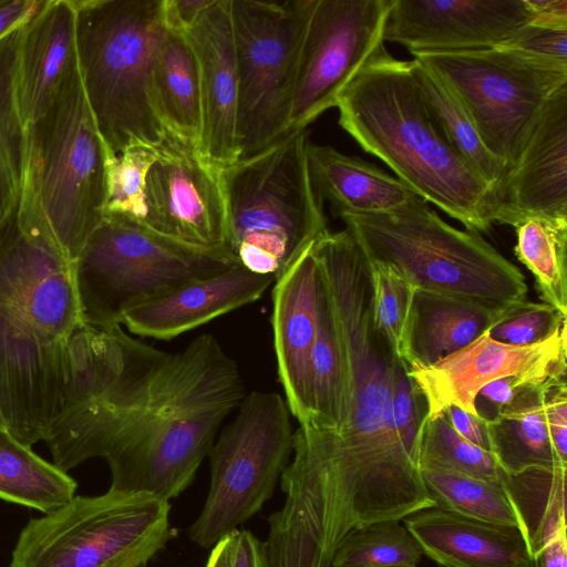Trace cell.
I'll use <instances>...</instances> for the list:
<instances>
[{"label": "cell", "instance_id": "28", "mask_svg": "<svg viewBox=\"0 0 567 567\" xmlns=\"http://www.w3.org/2000/svg\"><path fill=\"white\" fill-rule=\"evenodd\" d=\"M153 95L166 131L198 146L202 133L199 68L183 32L167 29L159 43L153 66Z\"/></svg>", "mask_w": 567, "mask_h": 567}, {"label": "cell", "instance_id": "38", "mask_svg": "<svg viewBox=\"0 0 567 567\" xmlns=\"http://www.w3.org/2000/svg\"><path fill=\"white\" fill-rule=\"evenodd\" d=\"M156 156V147L137 145L109 159L104 215H120L142 223L146 174Z\"/></svg>", "mask_w": 567, "mask_h": 567}, {"label": "cell", "instance_id": "31", "mask_svg": "<svg viewBox=\"0 0 567 567\" xmlns=\"http://www.w3.org/2000/svg\"><path fill=\"white\" fill-rule=\"evenodd\" d=\"M76 487L66 472L0 429V498L49 514L68 504Z\"/></svg>", "mask_w": 567, "mask_h": 567}, {"label": "cell", "instance_id": "17", "mask_svg": "<svg viewBox=\"0 0 567 567\" xmlns=\"http://www.w3.org/2000/svg\"><path fill=\"white\" fill-rule=\"evenodd\" d=\"M566 324L546 340L512 346L492 339L487 331L458 351L429 367L409 368L426 404V417L451 405L480 416L475 401L489 382L515 377L526 384L546 381L567 371Z\"/></svg>", "mask_w": 567, "mask_h": 567}, {"label": "cell", "instance_id": "25", "mask_svg": "<svg viewBox=\"0 0 567 567\" xmlns=\"http://www.w3.org/2000/svg\"><path fill=\"white\" fill-rule=\"evenodd\" d=\"M307 156L316 193L322 202H330L339 216L388 214L421 198L399 178L330 145L309 142Z\"/></svg>", "mask_w": 567, "mask_h": 567}, {"label": "cell", "instance_id": "19", "mask_svg": "<svg viewBox=\"0 0 567 567\" xmlns=\"http://www.w3.org/2000/svg\"><path fill=\"white\" fill-rule=\"evenodd\" d=\"M567 221V85L545 105L499 194L495 223Z\"/></svg>", "mask_w": 567, "mask_h": 567}, {"label": "cell", "instance_id": "41", "mask_svg": "<svg viewBox=\"0 0 567 567\" xmlns=\"http://www.w3.org/2000/svg\"><path fill=\"white\" fill-rule=\"evenodd\" d=\"M545 416L550 443L558 461L567 466L566 373L551 378L545 399Z\"/></svg>", "mask_w": 567, "mask_h": 567}, {"label": "cell", "instance_id": "35", "mask_svg": "<svg viewBox=\"0 0 567 567\" xmlns=\"http://www.w3.org/2000/svg\"><path fill=\"white\" fill-rule=\"evenodd\" d=\"M420 470H436L499 482L503 470L493 454L461 436L445 415L426 417L419 452Z\"/></svg>", "mask_w": 567, "mask_h": 567}, {"label": "cell", "instance_id": "45", "mask_svg": "<svg viewBox=\"0 0 567 567\" xmlns=\"http://www.w3.org/2000/svg\"><path fill=\"white\" fill-rule=\"evenodd\" d=\"M44 0H0V39L24 25Z\"/></svg>", "mask_w": 567, "mask_h": 567}, {"label": "cell", "instance_id": "9", "mask_svg": "<svg viewBox=\"0 0 567 567\" xmlns=\"http://www.w3.org/2000/svg\"><path fill=\"white\" fill-rule=\"evenodd\" d=\"M169 502L110 488L30 519L9 567H144L173 534Z\"/></svg>", "mask_w": 567, "mask_h": 567}, {"label": "cell", "instance_id": "8", "mask_svg": "<svg viewBox=\"0 0 567 567\" xmlns=\"http://www.w3.org/2000/svg\"><path fill=\"white\" fill-rule=\"evenodd\" d=\"M238 264L226 247L188 245L137 220L104 215L74 261L82 322L121 324L127 310Z\"/></svg>", "mask_w": 567, "mask_h": 567}, {"label": "cell", "instance_id": "10", "mask_svg": "<svg viewBox=\"0 0 567 567\" xmlns=\"http://www.w3.org/2000/svg\"><path fill=\"white\" fill-rule=\"evenodd\" d=\"M413 58L450 89L486 148L508 173L549 99L567 85V64L501 45Z\"/></svg>", "mask_w": 567, "mask_h": 567}, {"label": "cell", "instance_id": "33", "mask_svg": "<svg viewBox=\"0 0 567 567\" xmlns=\"http://www.w3.org/2000/svg\"><path fill=\"white\" fill-rule=\"evenodd\" d=\"M514 228V252L534 276L539 298L567 317V221L532 217Z\"/></svg>", "mask_w": 567, "mask_h": 567}, {"label": "cell", "instance_id": "30", "mask_svg": "<svg viewBox=\"0 0 567 567\" xmlns=\"http://www.w3.org/2000/svg\"><path fill=\"white\" fill-rule=\"evenodd\" d=\"M319 268L317 331L310 367L311 411L302 426L337 430L347 400L346 369L331 295L320 264Z\"/></svg>", "mask_w": 567, "mask_h": 567}, {"label": "cell", "instance_id": "48", "mask_svg": "<svg viewBox=\"0 0 567 567\" xmlns=\"http://www.w3.org/2000/svg\"><path fill=\"white\" fill-rule=\"evenodd\" d=\"M566 532L534 556H529L519 567H567Z\"/></svg>", "mask_w": 567, "mask_h": 567}, {"label": "cell", "instance_id": "29", "mask_svg": "<svg viewBox=\"0 0 567 567\" xmlns=\"http://www.w3.org/2000/svg\"><path fill=\"white\" fill-rule=\"evenodd\" d=\"M566 472L567 467H530L501 476L529 556L567 530Z\"/></svg>", "mask_w": 567, "mask_h": 567}, {"label": "cell", "instance_id": "15", "mask_svg": "<svg viewBox=\"0 0 567 567\" xmlns=\"http://www.w3.org/2000/svg\"><path fill=\"white\" fill-rule=\"evenodd\" d=\"M156 150L145 179L142 224L188 245L225 247L221 168L197 145L169 132Z\"/></svg>", "mask_w": 567, "mask_h": 567}, {"label": "cell", "instance_id": "14", "mask_svg": "<svg viewBox=\"0 0 567 567\" xmlns=\"http://www.w3.org/2000/svg\"><path fill=\"white\" fill-rule=\"evenodd\" d=\"M66 392L65 340L47 336L0 303V413L6 430L29 446L44 441L65 410Z\"/></svg>", "mask_w": 567, "mask_h": 567}, {"label": "cell", "instance_id": "1", "mask_svg": "<svg viewBox=\"0 0 567 567\" xmlns=\"http://www.w3.org/2000/svg\"><path fill=\"white\" fill-rule=\"evenodd\" d=\"M236 362L208 333L166 353L142 341L96 398L66 409L44 442L68 472L102 457L115 491L169 501L193 482L221 422L245 398Z\"/></svg>", "mask_w": 567, "mask_h": 567}, {"label": "cell", "instance_id": "20", "mask_svg": "<svg viewBox=\"0 0 567 567\" xmlns=\"http://www.w3.org/2000/svg\"><path fill=\"white\" fill-rule=\"evenodd\" d=\"M185 34L199 68L202 133L198 147L212 164L223 168L239 158L238 74L230 0H213Z\"/></svg>", "mask_w": 567, "mask_h": 567}, {"label": "cell", "instance_id": "42", "mask_svg": "<svg viewBox=\"0 0 567 567\" xmlns=\"http://www.w3.org/2000/svg\"><path fill=\"white\" fill-rule=\"evenodd\" d=\"M213 0H163L166 28L185 33Z\"/></svg>", "mask_w": 567, "mask_h": 567}, {"label": "cell", "instance_id": "4", "mask_svg": "<svg viewBox=\"0 0 567 567\" xmlns=\"http://www.w3.org/2000/svg\"><path fill=\"white\" fill-rule=\"evenodd\" d=\"M86 101L110 159L167 135L153 95V66L167 30L163 0H72Z\"/></svg>", "mask_w": 567, "mask_h": 567}, {"label": "cell", "instance_id": "49", "mask_svg": "<svg viewBox=\"0 0 567 567\" xmlns=\"http://www.w3.org/2000/svg\"><path fill=\"white\" fill-rule=\"evenodd\" d=\"M235 532L226 535L212 547L206 567H231Z\"/></svg>", "mask_w": 567, "mask_h": 567}, {"label": "cell", "instance_id": "50", "mask_svg": "<svg viewBox=\"0 0 567 567\" xmlns=\"http://www.w3.org/2000/svg\"><path fill=\"white\" fill-rule=\"evenodd\" d=\"M0 429H6L3 420H2V416H1V413H0Z\"/></svg>", "mask_w": 567, "mask_h": 567}, {"label": "cell", "instance_id": "18", "mask_svg": "<svg viewBox=\"0 0 567 567\" xmlns=\"http://www.w3.org/2000/svg\"><path fill=\"white\" fill-rule=\"evenodd\" d=\"M534 17L528 0H393L383 39L412 55L489 49Z\"/></svg>", "mask_w": 567, "mask_h": 567}, {"label": "cell", "instance_id": "23", "mask_svg": "<svg viewBox=\"0 0 567 567\" xmlns=\"http://www.w3.org/2000/svg\"><path fill=\"white\" fill-rule=\"evenodd\" d=\"M72 0H44L23 25L16 63V96L28 132L50 109L76 56Z\"/></svg>", "mask_w": 567, "mask_h": 567}, {"label": "cell", "instance_id": "27", "mask_svg": "<svg viewBox=\"0 0 567 567\" xmlns=\"http://www.w3.org/2000/svg\"><path fill=\"white\" fill-rule=\"evenodd\" d=\"M561 373L520 386L507 405L493 419L485 420L489 452L506 473L530 467H567L556 457L545 416L549 382Z\"/></svg>", "mask_w": 567, "mask_h": 567}, {"label": "cell", "instance_id": "47", "mask_svg": "<svg viewBox=\"0 0 567 567\" xmlns=\"http://www.w3.org/2000/svg\"><path fill=\"white\" fill-rule=\"evenodd\" d=\"M18 196L10 177L0 137V229L16 215Z\"/></svg>", "mask_w": 567, "mask_h": 567}, {"label": "cell", "instance_id": "6", "mask_svg": "<svg viewBox=\"0 0 567 567\" xmlns=\"http://www.w3.org/2000/svg\"><path fill=\"white\" fill-rule=\"evenodd\" d=\"M306 130L220 171L225 247L246 269L275 281L327 228L311 182Z\"/></svg>", "mask_w": 567, "mask_h": 567}, {"label": "cell", "instance_id": "16", "mask_svg": "<svg viewBox=\"0 0 567 567\" xmlns=\"http://www.w3.org/2000/svg\"><path fill=\"white\" fill-rule=\"evenodd\" d=\"M0 303L47 336L66 340L82 322L74 262L37 227L16 215L0 229Z\"/></svg>", "mask_w": 567, "mask_h": 567}, {"label": "cell", "instance_id": "37", "mask_svg": "<svg viewBox=\"0 0 567 567\" xmlns=\"http://www.w3.org/2000/svg\"><path fill=\"white\" fill-rule=\"evenodd\" d=\"M368 261L373 326L396 358L409 365L410 321L416 289L393 267Z\"/></svg>", "mask_w": 567, "mask_h": 567}, {"label": "cell", "instance_id": "2", "mask_svg": "<svg viewBox=\"0 0 567 567\" xmlns=\"http://www.w3.org/2000/svg\"><path fill=\"white\" fill-rule=\"evenodd\" d=\"M341 340L347 400L337 430L293 431L291 464L326 491L354 501L429 496L419 465L421 441L393 417V374L400 360L372 320L369 261L348 229L313 244Z\"/></svg>", "mask_w": 567, "mask_h": 567}, {"label": "cell", "instance_id": "5", "mask_svg": "<svg viewBox=\"0 0 567 567\" xmlns=\"http://www.w3.org/2000/svg\"><path fill=\"white\" fill-rule=\"evenodd\" d=\"M28 134L16 219L44 231L74 262L104 218L110 159L86 101L78 55L50 109Z\"/></svg>", "mask_w": 567, "mask_h": 567}, {"label": "cell", "instance_id": "44", "mask_svg": "<svg viewBox=\"0 0 567 567\" xmlns=\"http://www.w3.org/2000/svg\"><path fill=\"white\" fill-rule=\"evenodd\" d=\"M453 429L473 444L489 451L485 420L451 405L443 412Z\"/></svg>", "mask_w": 567, "mask_h": 567}, {"label": "cell", "instance_id": "24", "mask_svg": "<svg viewBox=\"0 0 567 567\" xmlns=\"http://www.w3.org/2000/svg\"><path fill=\"white\" fill-rule=\"evenodd\" d=\"M402 520L423 555L442 567H519L529 557L515 526L471 518L436 506Z\"/></svg>", "mask_w": 567, "mask_h": 567}, {"label": "cell", "instance_id": "13", "mask_svg": "<svg viewBox=\"0 0 567 567\" xmlns=\"http://www.w3.org/2000/svg\"><path fill=\"white\" fill-rule=\"evenodd\" d=\"M393 0H316L303 34L289 133L337 105L348 84L383 54Z\"/></svg>", "mask_w": 567, "mask_h": 567}, {"label": "cell", "instance_id": "39", "mask_svg": "<svg viewBox=\"0 0 567 567\" xmlns=\"http://www.w3.org/2000/svg\"><path fill=\"white\" fill-rule=\"evenodd\" d=\"M567 317L545 302L520 301L507 308L505 315L487 332L502 343L529 346L551 337L566 324Z\"/></svg>", "mask_w": 567, "mask_h": 567}, {"label": "cell", "instance_id": "3", "mask_svg": "<svg viewBox=\"0 0 567 567\" xmlns=\"http://www.w3.org/2000/svg\"><path fill=\"white\" fill-rule=\"evenodd\" d=\"M340 126L426 203L467 230L495 224L497 192L454 152L435 124L413 63L388 51L369 63L337 101Z\"/></svg>", "mask_w": 567, "mask_h": 567}, {"label": "cell", "instance_id": "11", "mask_svg": "<svg viewBox=\"0 0 567 567\" xmlns=\"http://www.w3.org/2000/svg\"><path fill=\"white\" fill-rule=\"evenodd\" d=\"M292 443L286 400L274 392L245 395L234 421L207 454L210 485L199 516L187 530L190 540L210 548L257 514L272 496Z\"/></svg>", "mask_w": 567, "mask_h": 567}, {"label": "cell", "instance_id": "40", "mask_svg": "<svg viewBox=\"0 0 567 567\" xmlns=\"http://www.w3.org/2000/svg\"><path fill=\"white\" fill-rule=\"evenodd\" d=\"M501 47L567 64V24L533 19L516 30Z\"/></svg>", "mask_w": 567, "mask_h": 567}, {"label": "cell", "instance_id": "22", "mask_svg": "<svg viewBox=\"0 0 567 567\" xmlns=\"http://www.w3.org/2000/svg\"><path fill=\"white\" fill-rule=\"evenodd\" d=\"M274 281L238 264L127 310L121 324L141 337L169 340L258 300Z\"/></svg>", "mask_w": 567, "mask_h": 567}, {"label": "cell", "instance_id": "21", "mask_svg": "<svg viewBox=\"0 0 567 567\" xmlns=\"http://www.w3.org/2000/svg\"><path fill=\"white\" fill-rule=\"evenodd\" d=\"M310 244L272 290V329L278 377L299 425L311 411V354L317 331L319 262Z\"/></svg>", "mask_w": 567, "mask_h": 567}, {"label": "cell", "instance_id": "7", "mask_svg": "<svg viewBox=\"0 0 567 567\" xmlns=\"http://www.w3.org/2000/svg\"><path fill=\"white\" fill-rule=\"evenodd\" d=\"M365 257L393 267L416 290L453 295L495 307L526 300L525 276L480 233L445 223L429 204L388 214H342Z\"/></svg>", "mask_w": 567, "mask_h": 567}, {"label": "cell", "instance_id": "12", "mask_svg": "<svg viewBox=\"0 0 567 567\" xmlns=\"http://www.w3.org/2000/svg\"><path fill=\"white\" fill-rule=\"evenodd\" d=\"M315 4L316 0H230L239 158L289 134L298 59Z\"/></svg>", "mask_w": 567, "mask_h": 567}, {"label": "cell", "instance_id": "36", "mask_svg": "<svg viewBox=\"0 0 567 567\" xmlns=\"http://www.w3.org/2000/svg\"><path fill=\"white\" fill-rule=\"evenodd\" d=\"M423 551L401 520L379 522L348 535L331 567L417 566Z\"/></svg>", "mask_w": 567, "mask_h": 567}, {"label": "cell", "instance_id": "46", "mask_svg": "<svg viewBox=\"0 0 567 567\" xmlns=\"http://www.w3.org/2000/svg\"><path fill=\"white\" fill-rule=\"evenodd\" d=\"M524 385L527 384L515 377L501 378L484 385L478 391L476 399H483L493 408L494 417L503 406L513 400L516 391Z\"/></svg>", "mask_w": 567, "mask_h": 567}, {"label": "cell", "instance_id": "34", "mask_svg": "<svg viewBox=\"0 0 567 567\" xmlns=\"http://www.w3.org/2000/svg\"><path fill=\"white\" fill-rule=\"evenodd\" d=\"M434 506L471 518L517 527L499 482L436 470H421Z\"/></svg>", "mask_w": 567, "mask_h": 567}, {"label": "cell", "instance_id": "43", "mask_svg": "<svg viewBox=\"0 0 567 567\" xmlns=\"http://www.w3.org/2000/svg\"><path fill=\"white\" fill-rule=\"evenodd\" d=\"M231 567H270L265 542L250 530L236 529Z\"/></svg>", "mask_w": 567, "mask_h": 567}, {"label": "cell", "instance_id": "51", "mask_svg": "<svg viewBox=\"0 0 567 567\" xmlns=\"http://www.w3.org/2000/svg\"><path fill=\"white\" fill-rule=\"evenodd\" d=\"M398 567H417V566H398Z\"/></svg>", "mask_w": 567, "mask_h": 567}, {"label": "cell", "instance_id": "32", "mask_svg": "<svg viewBox=\"0 0 567 567\" xmlns=\"http://www.w3.org/2000/svg\"><path fill=\"white\" fill-rule=\"evenodd\" d=\"M423 100L444 138L460 158L498 196L508 175L504 163L482 142L473 122L444 82L417 59H412Z\"/></svg>", "mask_w": 567, "mask_h": 567}, {"label": "cell", "instance_id": "26", "mask_svg": "<svg viewBox=\"0 0 567 567\" xmlns=\"http://www.w3.org/2000/svg\"><path fill=\"white\" fill-rule=\"evenodd\" d=\"M507 308L416 290L410 321L409 368L429 367L464 348L501 320Z\"/></svg>", "mask_w": 567, "mask_h": 567}]
</instances>
